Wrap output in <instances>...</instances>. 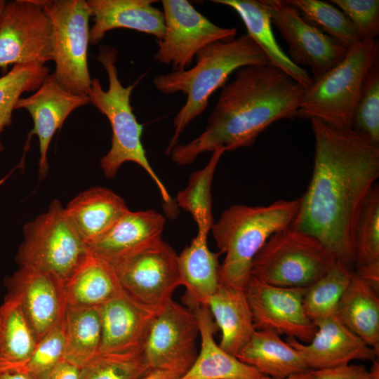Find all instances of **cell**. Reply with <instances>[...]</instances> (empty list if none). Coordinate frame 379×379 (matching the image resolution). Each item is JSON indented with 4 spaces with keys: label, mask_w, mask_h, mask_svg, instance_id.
<instances>
[{
    "label": "cell",
    "mask_w": 379,
    "mask_h": 379,
    "mask_svg": "<svg viewBox=\"0 0 379 379\" xmlns=\"http://www.w3.org/2000/svg\"><path fill=\"white\" fill-rule=\"evenodd\" d=\"M314 135L311 180L291 227L316 238L353 270V230L379 177V145L350 128L310 119Z\"/></svg>",
    "instance_id": "obj_1"
},
{
    "label": "cell",
    "mask_w": 379,
    "mask_h": 379,
    "mask_svg": "<svg viewBox=\"0 0 379 379\" xmlns=\"http://www.w3.org/2000/svg\"><path fill=\"white\" fill-rule=\"evenodd\" d=\"M305 90L270 64L241 67L222 87L204 131L186 144H177L169 155L182 166L218 147L226 151L250 147L273 123L297 117Z\"/></svg>",
    "instance_id": "obj_2"
},
{
    "label": "cell",
    "mask_w": 379,
    "mask_h": 379,
    "mask_svg": "<svg viewBox=\"0 0 379 379\" xmlns=\"http://www.w3.org/2000/svg\"><path fill=\"white\" fill-rule=\"evenodd\" d=\"M195 58V65L190 69L155 75L152 79L157 91L164 94L180 92L187 96L174 118V133L166 150L167 155L178 144L185 127L204 112L211 95L226 84L234 72L243 67L269 64L263 51L246 33L231 40L214 41L202 48Z\"/></svg>",
    "instance_id": "obj_3"
},
{
    "label": "cell",
    "mask_w": 379,
    "mask_h": 379,
    "mask_svg": "<svg viewBox=\"0 0 379 379\" xmlns=\"http://www.w3.org/2000/svg\"><path fill=\"white\" fill-rule=\"evenodd\" d=\"M299 199H279L267 206L234 204L226 209L211 230L220 253V283L245 291L251 278L253 260L275 232L290 227Z\"/></svg>",
    "instance_id": "obj_4"
},
{
    "label": "cell",
    "mask_w": 379,
    "mask_h": 379,
    "mask_svg": "<svg viewBox=\"0 0 379 379\" xmlns=\"http://www.w3.org/2000/svg\"><path fill=\"white\" fill-rule=\"evenodd\" d=\"M117 58L115 47L99 46L97 60L107 72L109 86L104 90L100 80L95 78L87 95L90 102L107 118L112 131L111 147L100 159V167L106 178H112L124 163L138 164L153 180L165 204L172 207L170 194L149 163L141 141L142 126L138 122L131 105L135 84L126 87L122 85L116 65Z\"/></svg>",
    "instance_id": "obj_5"
},
{
    "label": "cell",
    "mask_w": 379,
    "mask_h": 379,
    "mask_svg": "<svg viewBox=\"0 0 379 379\" xmlns=\"http://www.w3.org/2000/svg\"><path fill=\"white\" fill-rule=\"evenodd\" d=\"M378 62V41H359L347 50L340 62L306 88L297 117L350 128L365 77Z\"/></svg>",
    "instance_id": "obj_6"
},
{
    "label": "cell",
    "mask_w": 379,
    "mask_h": 379,
    "mask_svg": "<svg viewBox=\"0 0 379 379\" xmlns=\"http://www.w3.org/2000/svg\"><path fill=\"white\" fill-rule=\"evenodd\" d=\"M337 261L316 238L290 226L273 234L258 252L251 277L273 286L307 288Z\"/></svg>",
    "instance_id": "obj_7"
},
{
    "label": "cell",
    "mask_w": 379,
    "mask_h": 379,
    "mask_svg": "<svg viewBox=\"0 0 379 379\" xmlns=\"http://www.w3.org/2000/svg\"><path fill=\"white\" fill-rule=\"evenodd\" d=\"M23 235L15 259L19 267L50 274L63 284L88 254L57 199L51 201L47 211L24 225Z\"/></svg>",
    "instance_id": "obj_8"
},
{
    "label": "cell",
    "mask_w": 379,
    "mask_h": 379,
    "mask_svg": "<svg viewBox=\"0 0 379 379\" xmlns=\"http://www.w3.org/2000/svg\"><path fill=\"white\" fill-rule=\"evenodd\" d=\"M52 28L53 75L67 91L87 95L92 79L88 67L91 8L86 0H39Z\"/></svg>",
    "instance_id": "obj_9"
},
{
    "label": "cell",
    "mask_w": 379,
    "mask_h": 379,
    "mask_svg": "<svg viewBox=\"0 0 379 379\" xmlns=\"http://www.w3.org/2000/svg\"><path fill=\"white\" fill-rule=\"evenodd\" d=\"M199 334L194 312L169 300L153 317L142 345L149 368L184 375L197 357Z\"/></svg>",
    "instance_id": "obj_10"
},
{
    "label": "cell",
    "mask_w": 379,
    "mask_h": 379,
    "mask_svg": "<svg viewBox=\"0 0 379 379\" xmlns=\"http://www.w3.org/2000/svg\"><path fill=\"white\" fill-rule=\"evenodd\" d=\"M165 33L157 41L156 61L171 65L173 71L187 69L197 54L217 41L235 38V27L218 26L199 13L187 0H162Z\"/></svg>",
    "instance_id": "obj_11"
},
{
    "label": "cell",
    "mask_w": 379,
    "mask_h": 379,
    "mask_svg": "<svg viewBox=\"0 0 379 379\" xmlns=\"http://www.w3.org/2000/svg\"><path fill=\"white\" fill-rule=\"evenodd\" d=\"M178 257L161 239L111 265L122 290L140 304L161 308L181 285Z\"/></svg>",
    "instance_id": "obj_12"
},
{
    "label": "cell",
    "mask_w": 379,
    "mask_h": 379,
    "mask_svg": "<svg viewBox=\"0 0 379 379\" xmlns=\"http://www.w3.org/2000/svg\"><path fill=\"white\" fill-rule=\"evenodd\" d=\"M51 60L52 28L39 0L7 2L0 22V68Z\"/></svg>",
    "instance_id": "obj_13"
},
{
    "label": "cell",
    "mask_w": 379,
    "mask_h": 379,
    "mask_svg": "<svg viewBox=\"0 0 379 379\" xmlns=\"http://www.w3.org/2000/svg\"><path fill=\"white\" fill-rule=\"evenodd\" d=\"M288 46V57L302 68L308 67L315 79L345 57V48L307 22L288 0H260Z\"/></svg>",
    "instance_id": "obj_14"
},
{
    "label": "cell",
    "mask_w": 379,
    "mask_h": 379,
    "mask_svg": "<svg viewBox=\"0 0 379 379\" xmlns=\"http://www.w3.org/2000/svg\"><path fill=\"white\" fill-rule=\"evenodd\" d=\"M305 291L306 288L273 286L251 277L244 291L255 330H272L310 343L317 328L304 308Z\"/></svg>",
    "instance_id": "obj_15"
},
{
    "label": "cell",
    "mask_w": 379,
    "mask_h": 379,
    "mask_svg": "<svg viewBox=\"0 0 379 379\" xmlns=\"http://www.w3.org/2000/svg\"><path fill=\"white\" fill-rule=\"evenodd\" d=\"M5 298L20 306L37 341L62 324L67 309L63 283L53 275L19 267L4 280Z\"/></svg>",
    "instance_id": "obj_16"
},
{
    "label": "cell",
    "mask_w": 379,
    "mask_h": 379,
    "mask_svg": "<svg viewBox=\"0 0 379 379\" xmlns=\"http://www.w3.org/2000/svg\"><path fill=\"white\" fill-rule=\"evenodd\" d=\"M317 331L308 343L293 337L286 341L298 351L310 370L333 368L354 360L374 361L378 353L350 331L336 314L314 323Z\"/></svg>",
    "instance_id": "obj_17"
},
{
    "label": "cell",
    "mask_w": 379,
    "mask_h": 379,
    "mask_svg": "<svg viewBox=\"0 0 379 379\" xmlns=\"http://www.w3.org/2000/svg\"><path fill=\"white\" fill-rule=\"evenodd\" d=\"M88 103V95L67 91L59 85L53 74H48L41 86L30 96L18 100L15 109L28 111L34 122L29 135L35 134L39 138L40 179H43L48 171L47 154L53 135L74 110Z\"/></svg>",
    "instance_id": "obj_18"
},
{
    "label": "cell",
    "mask_w": 379,
    "mask_h": 379,
    "mask_svg": "<svg viewBox=\"0 0 379 379\" xmlns=\"http://www.w3.org/2000/svg\"><path fill=\"white\" fill-rule=\"evenodd\" d=\"M101 324L100 353L141 351L150 323L159 310L140 304L123 290L97 307Z\"/></svg>",
    "instance_id": "obj_19"
},
{
    "label": "cell",
    "mask_w": 379,
    "mask_h": 379,
    "mask_svg": "<svg viewBox=\"0 0 379 379\" xmlns=\"http://www.w3.org/2000/svg\"><path fill=\"white\" fill-rule=\"evenodd\" d=\"M166 220L153 210L126 212L88 252L110 265L161 239Z\"/></svg>",
    "instance_id": "obj_20"
},
{
    "label": "cell",
    "mask_w": 379,
    "mask_h": 379,
    "mask_svg": "<svg viewBox=\"0 0 379 379\" xmlns=\"http://www.w3.org/2000/svg\"><path fill=\"white\" fill-rule=\"evenodd\" d=\"M155 0H88L93 25L90 43L97 44L112 29L126 28L152 35L161 41L165 33L163 11Z\"/></svg>",
    "instance_id": "obj_21"
},
{
    "label": "cell",
    "mask_w": 379,
    "mask_h": 379,
    "mask_svg": "<svg viewBox=\"0 0 379 379\" xmlns=\"http://www.w3.org/2000/svg\"><path fill=\"white\" fill-rule=\"evenodd\" d=\"M197 318L201 350L190 368L178 379H261L265 375L223 350L214 340L218 328L207 306L189 307Z\"/></svg>",
    "instance_id": "obj_22"
},
{
    "label": "cell",
    "mask_w": 379,
    "mask_h": 379,
    "mask_svg": "<svg viewBox=\"0 0 379 379\" xmlns=\"http://www.w3.org/2000/svg\"><path fill=\"white\" fill-rule=\"evenodd\" d=\"M128 210L120 196L102 187L82 192L65 208L69 220L86 245L102 237Z\"/></svg>",
    "instance_id": "obj_23"
},
{
    "label": "cell",
    "mask_w": 379,
    "mask_h": 379,
    "mask_svg": "<svg viewBox=\"0 0 379 379\" xmlns=\"http://www.w3.org/2000/svg\"><path fill=\"white\" fill-rule=\"evenodd\" d=\"M206 306L221 331L219 346L236 357L255 331L245 291L220 283Z\"/></svg>",
    "instance_id": "obj_24"
},
{
    "label": "cell",
    "mask_w": 379,
    "mask_h": 379,
    "mask_svg": "<svg viewBox=\"0 0 379 379\" xmlns=\"http://www.w3.org/2000/svg\"><path fill=\"white\" fill-rule=\"evenodd\" d=\"M232 8L240 17L253 40L263 51L269 64L281 70L305 88L313 83L307 71L295 65L279 45L274 35L269 13L259 1L213 0Z\"/></svg>",
    "instance_id": "obj_25"
},
{
    "label": "cell",
    "mask_w": 379,
    "mask_h": 379,
    "mask_svg": "<svg viewBox=\"0 0 379 379\" xmlns=\"http://www.w3.org/2000/svg\"><path fill=\"white\" fill-rule=\"evenodd\" d=\"M236 357L270 378H286L310 370L298 351L272 330H255Z\"/></svg>",
    "instance_id": "obj_26"
},
{
    "label": "cell",
    "mask_w": 379,
    "mask_h": 379,
    "mask_svg": "<svg viewBox=\"0 0 379 379\" xmlns=\"http://www.w3.org/2000/svg\"><path fill=\"white\" fill-rule=\"evenodd\" d=\"M207 237L197 234L178 257L180 283L186 288L185 300L188 306H206L208 298L220 284V253L210 251Z\"/></svg>",
    "instance_id": "obj_27"
},
{
    "label": "cell",
    "mask_w": 379,
    "mask_h": 379,
    "mask_svg": "<svg viewBox=\"0 0 379 379\" xmlns=\"http://www.w3.org/2000/svg\"><path fill=\"white\" fill-rule=\"evenodd\" d=\"M336 315L350 331L379 354L378 291L354 271Z\"/></svg>",
    "instance_id": "obj_28"
},
{
    "label": "cell",
    "mask_w": 379,
    "mask_h": 379,
    "mask_svg": "<svg viewBox=\"0 0 379 379\" xmlns=\"http://www.w3.org/2000/svg\"><path fill=\"white\" fill-rule=\"evenodd\" d=\"M67 305L97 307L122 291L113 267L88 253L64 283Z\"/></svg>",
    "instance_id": "obj_29"
},
{
    "label": "cell",
    "mask_w": 379,
    "mask_h": 379,
    "mask_svg": "<svg viewBox=\"0 0 379 379\" xmlns=\"http://www.w3.org/2000/svg\"><path fill=\"white\" fill-rule=\"evenodd\" d=\"M353 271L379 290V187L375 184L357 214L354 230Z\"/></svg>",
    "instance_id": "obj_30"
},
{
    "label": "cell",
    "mask_w": 379,
    "mask_h": 379,
    "mask_svg": "<svg viewBox=\"0 0 379 379\" xmlns=\"http://www.w3.org/2000/svg\"><path fill=\"white\" fill-rule=\"evenodd\" d=\"M36 343L20 306L5 298L0 305V371L22 369Z\"/></svg>",
    "instance_id": "obj_31"
},
{
    "label": "cell",
    "mask_w": 379,
    "mask_h": 379,
    "mask_svg": "<svg viewBox=\"0 0 379 379\" xmlns=\"http://www.w3.org/2000/svg\"><path fill=\"white\" fill-rule=\"evenodd\" d=\"M62 325L65 360L81 368L100 353L102 331L97 307L67 305Z\"/></svg>",
    "instance_id": "obj_32"
},
{
    "label": "cell",
    "mask_w": 379,
    "mask_h": 379,
    "mask_svg": "<svg viewBox=\"0 0 379 379\" xmlns=\"http://www.w3.org/2000/svg\"><path fill=\"white\" fill-rule=\"evenodd\" d=\"M225 151L221 146L215 148L208 164L193 172L187 186L177 194L178 206L190 213L197 225V234L208 236L214 224L211 186L216 167Z\"/></svg>",
    "instance_id": "obj_33"
},
{
    "label": "cell",
    "mask_w": 379,
    "mask_h": 379,
    "mask_svg": "<svg viewBox=\"0 0 379 379\" xmlns=\"http://www.w3.org/2000/svg\"><path fill=\"white\" fill-rule=\"evenodd\" d=\"M352 272V269L337 261L331 270L306 288L303 305L314 323L336 314Z\"/></svg>",
    "instance_id": "obj_34"
},
{
    "label": "cell",
    "mask_w": 379,
    "mask_h": 379,
    "mask_svg": "<svg viewBox=\"0 0 379 379\" xmlns=\"http://www.w3.org/2000/svg\"><path fill=\"white\" fill-rule=\"evenodd\" d=\"M49 73L43 65L29 63L14 65L5 75L0 77V154L4 149L1 135L12 124L13 111L25 92L36 91Z\"/></svg>",
    "instance_id": "obj_35"
},
{
    "label": "cell",
    "mask_w": 379,
    "mask_h": 379,
    "mask_svg": "<svg viewBox=\"0 0 379 379\" xmlns=\"http://www.w3.org/2000/svg\"><path fill=\"white\" fill-rule=\"evenodd\" d=\"M310 23L346 49L360 41L352 24L337 6L319 0H288Z\"/></svg>",
    "instance_id": "obj_36"
},
{
    "label": "cell",
    "mask_w": 379,
    "mask_h": 379,
    "mask_svg": "<svg viewBox=\"0 0 379 379\" xmlns=\"http://www.w3.org/2000/svg\"><path fill=\"white\" fill-rule=\"evenodd\" d=\"M149 371L142 351L100 353L81 368L80 379H138Z\"/></svg>",
    "instance_id": "obj_37"
},
{
    "label": "cell",
    "mask_w": 379,
    "mask_h": 379,
    "mask_svg": "<svg viewBox=\"0 0 379 379\" xmlns=\"http://www.w3.org/2000/svg\"><path fill=\"white\" fill-rule=\"evenodd\" d=\"M351 128L379 145V62L365 77Z\"/></svg>",
    "instance_id": "obj_38"
},
{
    "label": "cell",
    "mask_w": 379,
    "mask_h": 379,
    "mask_svg": "<svg viewBox=\"0 0 379 379\" xmlns=\"http://www.w3.org/2000/svg\"><path fill=\"white\" fill-rule=\"evenodd\" d=\"M65 354V337L61 324L37 341L22 369L35 379H48L55 366L64 359Z\"/></svg>",
    "instance_id": "obj_39"
},
{
    "label": "cell",
    "mask_w": 379,
    "mask_h": 379,
    "mask_svg": "<svg viewBox=\"0 0 379 379\" xmlns=\"http://www.w3.org/2000/svg\"><path fill=\"white\" fill-rule=\"evenodd\" d=\"M347 17L360 41L375 40L379 34L378 0H331Z\"/></svg>",
    "instance_id": "obj_40"
},
{
    "label": "cell",
    "mask_w": 379,
    "mask_h": 379,
    "mask_svg": "<svg viewBox=\"0 0 379 379\" xmlns=\"http://www.w3.org/2000/svg\"><path fill=\"white\" fill-rule=\"evenodd\" d=\"M314 379H379L378 360L373 361L370 369L364 366L347 364L338 367L312 370Z\"/></svg>",
    "instance_id": "obj_41"
},
{
    "label": "cell",
    "mask_w": 379,
    "mask_h": 379,
    "mask_svg": "<svg viewBox=\"0 0 379 379\" xmlns=\"http://www.w3.org/2000/svg\"><path fill=\"white\" fill-rule=\"evenodd\" d=\"M81 368L63 359L53 370L48 379H80Z\"/></svg>",
    "instance_id": "obj_42"
},
{
    "label": "cell",
    "mask_w": 379,
    "mask_h": 379,
    "mask_svg": "<svg viewBox=\"0 0 379 379\" xmlns=\"http://www.w3.org/2000/svg\"><path fill=\"white\" fill-rule=\"evenodd\" d=\"M179 375L164 370H150L138 379H178Z\"/></svg>",
    "instance_id": "obj_43"
},
{
    "label": "cell",
    "mask_w": 379,
    "mask_h": 379,
    "mask_svg": "<svg viewBox=\"0 0 379 379\" xmlns=\"http://www.w3.org/2000/svg\"><path fill=\"white\" fill-rule=\"evenodd\" d=\"M0 379H35L23 369L0 371Z\"/></svg>",
    "instance_id": "obj_44"
},
{
    "label": "cell",
    "mask_w": 379,
    "mask_h": 379,
    "mask_svg": "<svg viewBox=\"0 0 379 379\" xmlns=\"http://www.w3.org/2000/svg\"><path fill=\"white\" fill-rule=\"evenodd\" d=\"M261 379H314V375L312 373V370H307L305 372L298 373L289 377L286 378H270L267 376H264Z\"/></svg>",
    "instance_id": "obj_45"
},
{
    "label": "cell",
    "mask_w": 379,
    "mask_h": 379,
    "mask_svg": "<svg viewBox=\"0 0 379 379\" xmlns=\"http://www.w3.org/2000/svg\"><path fill=\"white\" fill-rule=\"evenodd\" d=\"M6 3H7L6 1L0 0V22H1V16H2Z\"/></svg>",
    "instance_id": "obj_46"
}]
</instances>
